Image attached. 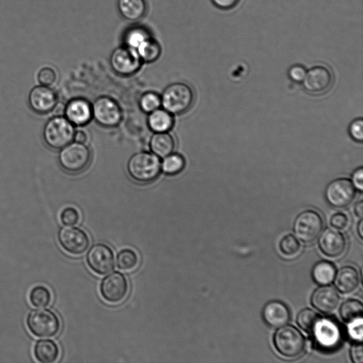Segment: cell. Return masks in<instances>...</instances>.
Masks as SVG:
<instances>
[{"mask_svg": "<svg viewBox=\"0 0 363 363\" xmlns=\"http://www.w3.org/2000/svg\"><path fill=\"white\" fill-rule=\"evenodd\" d=\"M127 169L131 177L140 184H150L161 172L160 158L153 153L138 152L129 160Z\"/></svg>", "mask_w": 363, "mask_h": 363, "instance_id": "6da1fadb", "label": "cell"}, {"mask_svg": "<svg viewBox=\"0 0 363 363\" xmlns=\"http://www.w3.org/2000/svg\"><path fill=\"white\" fill-rule=\"evenodd\" d=\"M161 106L171 115H181L190 110L194 102V92L185 83H176L169 85L161 97Z\"/></svg>", "mask_w": 363, "mask_h": 363, "instance_id": "7a4b0ae2", "label": "cell"}, {"mask_svg": "<svg viewBox=\"0 0 363 363\" xmlns=\"http://www.w3.org/2000/svg\"><path fill=\"white\" fill-rule=\"evenodd\" d=\"M277 351L287 358H296L300 356L306 346L303 334L291 325H283L279 329L273 339Z\"/></svg>", "mask_w": 363, "mask_h": 363, "instance_id": "3957f363", "label": "cell"}, {"mask_svg": "<svg viewBox=\"0 0 363 363\" xmlns=\"http://www.w3.org/2000/svg\"><path fill=\"white\" fill-rule=\"evenodd\" d=\"M30 332L39 338H50L58 334L60 321L58 316L49 309H35L26 318Z\"/></svg>", "mask_w": 363, "mask_h": 363, "instance_id": "277c9868", "label": "cell"}, {"mask_svg": "<svg viewBox=\"0 0 363 363\" xmlns=\"http://www.w3.org/2000/svg\"><path fill=\"white\" fill-rule=\"evenodd\" d=\"M74 125L65 118L51 119L44 130V138L48 146L54 150H62L74 139Z\"/></svg>", "mask_w": 363, "mask_h": 363, "instance_id": "5b68a950", "label": "cell"}, {"mask_svg": "<svg viewBox=\"0 0 363 363\" xmlns=\"http://www.w3.org/2000/svg\"><path fill=\"white\" fill-rule=\"evenodd\" d=\"M58 160L65 171L79 173L89 166L91 152L85 143L71 142L61 150Z\"/></svg>", "mask_w": 363, "mask_h": 363, "instance_id": "8992f818", "label": "cell"}, {"mask_svg": "<svg viewBox=\"0 0 363 363\" xmlns=\"http://www.w3.org/2000/svg\"><path fill=\"white\" fill-rule=\"evenodd\" d=\"M92 118L98 124L106 128L118 127L122 120L120 104L106 96L98 97L92 105Z\"/></svg>", "mask_w": 363, "mask_h": 363, "instance_id": "52a82bcc", "label": "cell"}, {"mask_svg": "<svg viewBox=\"0 0 363 363\" xmlns=\"http://www.w3.org/2000/svg\"><path fill=\"white\" fill-rule=\"evenodd\" d=\"M323 230V220L320 214L314 210L302 212L294 224V232L303 243L315 241Z\"/></svg>", "mask_w": 363, "mask_h": 363, "instance_id": "ba28073f", "label": "cell"}, {"mask_svg": "<svg viewBox=\"0 0 363 363\" xmlns=\"http://www.w3.org/2000/svg\"><path fill=\"white\" fill-rule=\"evenodd\" d=\"M110 62L113 70L122 76L134 75L143 64L136 50L123 45L112 52Z\"/></svg>", "mask_w": 363, "mask_h": 363, "instance_id": "9c48e42d", "label": "cell"}, {"mask_svg": "<svg viewBox=\"0 0 363 363\" xmlns=\"http://www.w3.org/2000/svg\"><path fill=\"white\" fill-rule=\"evenodd\" d=\"M86 260L90 268L99 275H107L115 268L114 251L104 243L92 245L87 254Z\"/></svg>", "mask_w": 363, "mask_h": 363, "instance_id": "30bf717a", "label": "cell"}, {"mask_svg": "<svg viewBox=\"0 0 363 363\" xmlns=\"http://www.w3.org/2000/svg\"><path fill=\"white\" fill-rule=\"evenodd\" d=\"M129 293V282L124 274L115 271L105 277L100 284L103 299L111 304L122 302Z\"/></svg>", "mask_w": 363, "mask_h": 363, "instance_id": "8fae6325", "label": "cell"}, {"mask_svg": "<svg viewBox=\"0 0 363 363\" xmlns=\"http://www.w3.org/2000/svg\"><path fill=\"white\" fill-rule=\"evenodd\" d=\"M58 238L61 247L71 255H82L90 245L88 234L79 227L66 226L60 229Z\"/></svg>", "mask_w": 363, "mask_h": 363, "instance_id": "7c38bea8", "label": "cell"}, {"mask_svg": "<svg viewBox=\"0 0 363 363\" xmlns=\"http://www.w3.org/2000/svg\"><path fill=\"white\" fill-rule=\"evenodd\" d=\"M355 195V188L352 182L346 178L335 179L326 188L325 200L336 208H344L348 206Z\"/></svg>", "mask_w": 363, "mask_h": 363, "instance_id": "4fadbf2b", "label": "cell"}, {"mask_svg": "<svg viewBox=\"0 0 363 363\" xmlns=\"http://www.w3.org/2000/svg\"><path fill=\"white\" fill-rule=\"evenodd\" d=\"M58 103L56 93L47 86L35 87L29 96V104L31 110L39 115H47L51 113Z\"/></svg>", "mask_w": 363, "mask_h": 363, "instance_id": "5bb4252c", "label": "cell"}, {"mask_svg": "<svg viewBox=\"0 0 363 363\" xmlns=\"http://www.w3.org/2000/svg\"><path fill=\"white\" fill-rule=\"evenodd\" d=\"M333 80V75L330 69L323 66H316L307 72L303 86L309 93L321 94L332 87Z\"/></svg>", "mask_w": 363, "mask_h": 363, "instance_id": "9a60e30c", "label": "cell"}, {"mask_svg": "<svg viewBox=\"0 0 363 363\" xmlns=\"http://www.w3.org/2000/svg\"><path fill=\"white\" fill-rule=\"evenodd\" d=\"M340 302V296L331 286L323 285L317 288L312 296V305L318 312L328 314L334 312Z\"/></svg>", "mask_w": 363, "mask_h": 363, "instance_id": "2e32d148", "label": "cell"}, {"mask_svg": "<svg viewBox=\"0 0 363 363\" xmlns=\"http://www.w3.org/2000/svg\"><path fill=\"white\" fill-rule=\"evenodd\" d=\"M313 334L319 346L325 349L337 346L341 337L338 324L326 318L320 320Z\"/></svg>", "mask_w": 363, "mask_h": 363, "instance_id": "e0dca14e", "label": "cell"}, {"mask_svg": "<svg viewBox=\"0 0 363 363\" xmlns=\"http://www.w3.org/2000/svg\"><path fill=\"white\" fill-rule=\"evenodd\" d=\"M318 245L325 256L337 258L345 252L346 240L340 232L328 229L321 235Z\"/></svg>", "mask_w": 363, "mask_h": 363, "instance_id": "ac0fdd59", "label": "cell"}, {"mask_svg": "<svg viewBox=\"0 0 363 363\" xmlns=\"http://www.w3.org/2000/svg\"><path fill=\"white\" fill-rule=\"evenodd\" d=\"M65 115L74 126L87 125L92 119V104L83 98L72 99L65 107Z\"/></svg>", "mask_w": 363, "mask_h": 363, "instance_id": "d6986e66", "label": "cell"}, {"mask_svg": "<svg viewBox=\"0 0 363 363\" xmlns=\"http://www.w3.org/2000/svg\"><path fill=\"white\" fill-rule=\"evenodd\" d=\"M117 5L120 15L132 23L138 22L148 12L147 0H118Z\"/></svg>", "mask_w": 363, "mask_h": 363, "instance_id": "ffe728a7", "label": "cell"}, {"mask_svg": "<svg viewBox=\"0 0 363 363\" xmlns=\"http://www.w3.org/2000/svg\"><path fill=\"white\" fill-rule=\"evenodd\" d=\"M263 317L266 323L273 328H280L289 321L288 307L280 301L268 303L264 309Z\"/></svg>", "mask_w": 363, "mask_h": 363, "instance_id": "44dd1931", "label": "cell"}, {"mask_svg": "<svg viewBox=\"0 0 363 363\" xmlns=\"http://www.w3.org/2000/svg\"><path fill=\"white\" fill-rule=\"evenodd\" d=\"M152 36H154L152 32L148 27L138 23H133L122 33V45L136 51L140 45Z\"/></svg>", "mask_w": 363, "mask_h": 363, "instance_id": "7402d4cb", "label": "cell"}, {"mask_svg": "<svg viewBox=\"0 0 363 363\" xmlns=\"http://www.w3.org/2000/svg\"><path fill=\"white\" fill-rule=\"evenodd\" d=\"M334 279L337 289L344 295L354 292L360 284L359 273L352 266H346L340 269Z\"/></svg>", "mask_w": 363, "mask_h": 363, "instance_id": "603a6c76", "label": "cell"}, {"mask_svg": "<svg viewBox=\"0 0 363 363\" xmlns=\"http://www.w3.org/2000/svg\"><path fill=\"white\" fill-rule=\"evenodd\" d=\"M150 148L153 154L160 159H164L174 153L175 138L168 132L155 133L150 140Z\"/></svg>", "mask_w": 363, "mask_h": 363, "instance_id": "cb8c5ba5", "label": "cell"}, {"mask_svg": "<svg viewBox=\"0 0 363 363\" xmlns=\"http://www.w3.org/2000/svg\"><path fill=\"white\" fill-rule=\"evenodd\" d=\"M34 356L42 363H53L60 355V350L56 343L50 339L40 340L35 344L33 350Z\"/></svg>", "mask_w": 363, "mask_h": 363, "instance_id": "d4e9b609", "label": "cell"}, {"mask_svg": "<svg viewBox=\"0 0 363 363\" xmlns=\"http://www.w3.org/2000/svg\"><path fill=\"white\" fill-rule=\"evenodd\" d=\"M147 123L150 129L155 133L168 132L174 126V119L172 115L158 108V110L149 114Z\"/></svg>", "mask_w": 363, "mask_h": 363, "instance_id": "484cf974", "label": "cell"}, {"mask_svg": "<svg viewBox=\"0 0 363 363\" xmlns=\"http://www.w3.org/2000/svg\"><path fill=\"white\" fill-rule=\"evenodd\" d=\"M136 51L143 63H152L160 58L162 48L160 43L152 36L140 45Z\"/></svg>", "mask_w": 363, "mask_h": 363, "instance_id": "4316f807", "label": "cell"}, {"mask_svg": "<svg viewBox=\"0 0 363 363\" xmlns=\"http://www.w3.org/2000/svg\"><path fill=\"white\" fill-rule=\"evenodd\" d=\"M334 265L329 261H321L313 268L312 277L315 282L320 285L331 284L336 276Z\"/></svg>", "mask_w": 363, "mask_h": 363, "instance_id": "83f0119b", "label": "cell"}, {"mask_svg": "<svg viewBox=\"0 0 363 363\" xmlns=\"http://www.w3.org/2000/svg\"><path fill=\"white\" fill-rule=\"evenodd\" d=\"M138 264L139 258L137 253L132 249L125 248L118 254L117 266L122 271H132L136 268Z\"/></svg>", "mask_w": 363, "mask_h": 363, "instance_id": "f1b7e54d", "label": "cell"}, {"mask_svg": "<svg viewBox=\"0 0 363 363\" xmlns=\"http://www.w3.org/2000/svg\"><path fill=\"white\" fill-rule=\"evenodd\" d=\"M52 299L50 290L45 286L38 285L34 287L30 292L29 300L31 304L38 308L48 307Z\"/></svg>", "mask_w": 363, "mask_h": 363, "instance_id": "f546056e", "label": "cell"}, {"mask_svg": "<svg viewBox=\"0 0 363 363\" xmlns=\"http://www.w3.org/2000/svg\"><path fill=\"white\" fill-rule=\"evenodd\" d=\"M186 167V160L183 156L172 153L163 159L161 171L168 175L180 173Z\"/></svg>", "mask_w": 363, "mask_h": 363, "instance_id": "4dcf8cb0", "label": "cell"}, {"mask_svg": "<svg viewBox=\"0 0 363 363\" xmlns=\"http://www.w3.org/2000/svg\"><path fill=\"white\" fill-rule=\"evenodd\" d=\"M363 307L361 302L356 300H349L341 307L340 315L342 319L350 323L357 319L362 318Z\"/></svg>", "mask_w": 363, "mask_h": 363, "instance_id": "1f68e13d", "label": "cell"}, {"mask_svg": "<svg viewBox=\"0 0 363 363\" xmlns=\"http://www.w3.org/2000/svg\"><path fill=\"white\" fill-rule=\"evenodd\" d=\"M319 315L311 309L302 310L297 318L300 328L309 334H313L320 321Z\"/></svg>", "mask_w": 363, "mask_h": 363, "instance_id": "d6a6232c", "label": "cell"}, {"mask_svg": "<svg viewBox=\"0 0 363 363\" xmlns=\"http://www.w3.org/2000/svg\"><path fill=\"white\" fill-rule=\"evenodd\" d=\"M140 110L147 114L158 110L161 106V97L153 92H148L143 94L139 101Z\"/></svg>", "mask_w": 363, "mask_h": 363, "instance_id": "836d02e7", "label": "cell"}, {"mask_svg": "<svg viewBox=\"0 0 363 363\" xmlns=\"http://www.w3.org/2000/svg\"><path fill=\"white\" fill-rule=\"evenodd\" d=\"M280 251L286 257H294L300 252L301 245L298 239L293 235L284 236L280 243Z\"/></svg>", "mask_w": 363, "mask_h": 363, "instance_id": "e575fe53", "label": "cell"}, {"mask_svg": "<svg viewBox=\"0 0 363 363\" xmlns=\"http://www.w3.org/2000/svg\"><path fill=\"white\" fill-rule=\"evenodd\" d=\"M60 220L65 226L74 227L80 222L81 215L77 209L68 207L60 212Z\"/></svg>", "mask_w": 363, "mask_h": 363, "instance_id": "d590c367", "label": "cell"}, {"mask_svg": "<svg viewBox=\"0 0 363 363\" xmlns=\"http://www.w3.org/2000/svg\"><path fill=\"white\" fill-rule=\"evenodd\" d=\"M38 81L44 86L50 87L53 86L57 81L56 70L50 67H43L39 72Z\"/></svg>", "mask_w": 363, "mask_h": 363, "instance_id": "8d00e7d4", "label": "cell"}, {"mask_svg": "<svg viewBox=\"0 0 363 363\" xmlns=\"http://www.w3.org/2000/svg\"><path fill=\"white\" fill-rule=\"evenodd\" d=\"M306 68L301 65H296L290 67L288 72L289 77L292 81L301 83L303 82L307 75Z\"/></svg>", "mask_w": 363, "mask_h": 363, "instance_id": "74e56055", "label": "cell"}, {"mask_svg": "<svg viewBox=\"0 0 363 363\" xmlns=\"http://www.w3.org/2000/svg\"><path fill=\"white\" fill-rule=\"evenodd\" d=\"M351 138L357 142L363 140V121L362 119L354 120L349 127Z\"/></svg>", "mask_w": 363, "mask_h": 363, "instance_id": "f35d334b", "label": "cell"}, {"mask_svg": "<svg viewBox=\"0 0 363 363\" xmlns=\"http://www.w3.org/2000/svg\"><path fill=\"white\" fill-rule=\"evenodd\" d=\"M348 332L354 340L362 342V319H357L350 323Z\"/></svg>", "mask_w": 363, "mask_h": 363, "instance_id": "ab89813d", "label": "cell"}, {"mask_svg": "<svg viewBox=\"0 0 363 363\" xmlns=\"http://www.w3.org/2000/svg\"><path fill=\"white\" fill-rule=\"evenodd\" d=\"M330 224L334 229H344L348 227V218L343 213H337L332 217Z\"/></svg>", "mask_w": 363, "mask_h": 363, "instance_id": "60d3db41", "label": "cell"}, {"mask_svg": "<svg viewBox=\"0 0 363 363\" xmlns=\"http://www.w3.org/2000/svg\"><path fill=\"white\" fill-rule=\"evenodd\" d=\"M211 1L215 7L223 10H232L239 3V0H211Z\"/></svg>", "mask_w": 363, "mask_h": 363, "instance_id": "b9f144b4", "label": "cell"}, {"mask_svg": "<svg viewBox=\"0 0 363 363\" xmlns=\"http://www.w3.org/2000/svg\"><path fill=\"white\" fill-rule=\"evenodd\" d=\"M351 360L354 363L363 362V348L362 342L354 344L350 350Z\"/></svg>", "mask_w": 363, "mask_h": 363, "instance_id": "7bdbcfd3", "label": "cell"}, {"mask_svg": "<svg viewBox=\"0 0 363 363\" xmlns=\"http://www.w3.org/2000/svg\"><path fill=\"white\" fill-rule=\"evenodd\" d=\"M352 184L355 188L362 191L363 189V170L362 168L357 169L352 175Z\"/></svg>", "mask_w": 363, "mask_h": 363, "instance_id": "ee69618b", "label": "cell"}, {"mask_svg": "<svg viewBox=\"0 0 363 363\" xmlns=\"http://www.w3.org/2000/svg\"><path fill=\"white\" fill-rule=\"evenodd\" d=\"M88 139L86 133L83 131H78L75 132L74 140L76 142L86 143Z\"/></svg>", "mask_w": 363, "mask_h": 363, "instance_id": "f6af8a7d", "label": "cell"}, {"mask_svg": "<svg viewBox=\"0 0 363 363\" xmlns=\"http://www.w3.org/2000/svg\"><path fill=\"white\" fill-rule=\"evenodd\" d=\"M355 213L357 216L362 218L363 215V202L360 201L357 202L354 208Z\"/></svg>", "mask_w": 363, "mask_h": 363, "instance_id": "bcb514c9", "label": "cell"}, {"mask_svg": "<svg viewBox=\"0 0 363 363\" xmlns=\"http://www.w3.org/2000/svg\"><path fill=\"white\" fill-rule=\"evenodd\" d=\"M357 232L360 239L363 238V221L361 220L357 226Z\"/></svg>", "mask_w": 363, "mask_h": 363, "instance_id": "7dc6e473", "label": "cell"}]
</instances>
